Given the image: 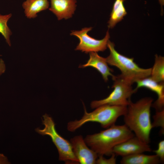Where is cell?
<instances>
[{"label":"cell","mask_w":164,"mask_h":164,"mask_svg":"<svg viewBox=\"0 0 164 164\" xmlns=\"http://www.w3.org/2000/svg\"><path fill=\"white\" fill-rule=\"evenodd\" d=\"M153 99L142 98L135 103L131 101L123 115L125 125L135 136L145 143L150 142V135L152 128L150 118V108Z\"/></svg>","instance_id":"obj_1"},{"label":"cell","mask_w":164,"mask_h":164,"mask_svg":"<svg viewBox=\"0 0 164 164\" xmlns=\"http://www.w3.org/2000/svg\"><path fill=\"white\" fill-rule=\"evenodd\" d=\"M134 135L125 125H114L99 133L87 135L84 140L87 145L98 156H110L115 146Z\"/></svg>","instance_id":"obj_2"},{"label":"cell","mask_w":164,"mask_h":164,"mask_svg":"<svg viewBox=\"0 0 164 164\" xmlns=\"http://www.w3.org/2000/svg\"><path fill=\"white\" fill-rule=\"evenodd\" d=\"M84 114L79 120L69 121L67 129L73 132L86 123L89 122H98L102 127L108 128L115 125L118 118L125 113L127 106L105 104L96 108L93 111L88 113L84 105Z\"/></svg>","instance_id":"obj_3"},{"label":"cell","mask_w":164,"mask_h":164,"mask_svg":"<svg viewBox=\"0 0 164 164\" xmlns=\"http://www.w3.org/2000/svg\"><path fill=\"white\" fill-rule=\"evenodd\" d=\"M109 55L106 58L108 64L118 68L121 76L133 84L137 80L149 77L152 68H142L134 62L133 58H129L118 53L115 49L114 43L109 40L107 44Z\"/></svg>","instance_id":"obj_4"},{"label":"cell","mask_w":164,"mask_h":164,"mask_svg":"<svg viewBox=\"0 0 164 164\" xmlns=\"http://www.w3.org/2000/svg\"><path fill=\"white\" fill-rule=\"evenodd\" d=\"M43 129L37 128L36 132L42 135L50 137L56 147L59 154V160L63 161L66 164H79V161L74 155L70 142L61 136L57 132L55 124L51 117L45 114L42 118Z\"/></svg>","instance_id":"obj_5"},{"label":"cell","mask_w":164,"mask_h":164,"mask_svg":"<svg viewBox=\"0 0 164 164\" xmlns=\"http://www.w3.org/2000/svg\"><path fill=\"white\" fill-rule=\"evenodd\" d=\"M112 78L114 81L112 87L113 91L106 98L92 101L91 104V108L105 104L127 106L131 101V96L135 93L132 89V84L120 74Z\"/></svg>","instance_id":"obj_6"},{"label":"cell","mask_w":164,"mask_h":164,"mask_svg":"<svg viewBox=\"0 0 164 164\" xmlns=\"http://www.w3.org/2000/svg\"><path fill=\"white\" fill-rule=\"evenodd\" d=\"M92 27H85L80 30H72L70 35L77 36L79 39L80 42L75 50H80L86 53L91 52L103 51L107 47V44L110 38L108 30L105 37L101 40L96 39L91 37L87 33L91 31Z\"/></svg>","instance_id":"obj_7"},{"label":"cell","mask_w":164,"mask_h":164,"mask_svg":"<svg viewBox=\"0 0 164 164\" xmlns=\"http://www.w3.org/2000/svg\"><path fill=\"white\" fill-rule=\"evenodd\" d=\"M73 151L80 164H96L97 154L89 149L81 135L71 138L70 141Z\"/></svg>","instance_id":"obj_8"},{"label":"cell","mask_w":164,"mask_h":164,"mask_svg":"<svg viewBox=\"0 0 164 164\" xmlns=\"http://www.w3.org/2000/svg\"><path fill=\"white\" fill-rule=\"evenodd\" d=\"M151 151L149 144L134 136L115 146L113 149V153L122 157Z\"/></svg>","instance_id":"obj_9"},{"label":"cell","mask_w":164,"mask_h":164,"mask_svg":"<svg viewBox=\"0 0 164 164\" xmlns=\"http://www.w3.org/2000/svg\"><path fill=\"white\" fill-rule=\"evenodd\" d=\"M137 86L134 90L135 92L140 87H144L154 92L158 95V99L152 106L156 111L164 109V83H159L153 80L150 76L137 80Z\"/></svg>","instance_id":"obj_10"},{"label":"cell","mask_w":164,"mask_h":164,"mask_svg":"<svg viewBox=\"0 0 164 164\" xmlns=\"http://www.w3.org/2000/svg\"><path fill=\"white\" fill-rule=\"evenodd\" d=\"M49 10L56 16L58 20L68 19L72 17L76 9V0H50Z\"/></svg>","instance_id":"obj_11"},{"label":"cell","mask_w":164,"mask_h":164,"mask_svg":"<svg viewBox=\"0 0 164 164\" xmlns=\"http://www.w3.org/2000/svg\"><path fill=\"white\" fill-rule=\"evenodd\" d=\"M89 53L90 58L87 63L85 64L80 65L79 67L84 68L91 67L96 69L101 73L105 82L108 80V76H111L112 78L114 76L112 73L113 70L108 67L106 58L99 56L96 52Z\"/></svg>","instance_id":"obj_12"},{"label":"cell","mask_w":164,"mask_h":164,"mask_svg":"<svg viewBox=\"0 0 164 164\" xmlns=\"http://www.w3.org/2000/svg\"><path fill=\"white\" fill-rule=\"evenodd\" d=\"M25 16L28 19H34L38 13L48 9V0H26L22 5Z\"/></svg>","instance_id":"obj_13"},{"label":"cell","mask_w":164,"mask_h":164,"mask_svg":"<svg viewBox=\"0 0 164 164\" xmlns=\"http://www.w3.org/2000/svg\"><path fill=\"white\" fill-rule=\"evenodd\" d=\"M161 162L155 155H149L139 153L122 157L121 164H158Z\"/></svg>","instance_id":"obj_14"},{"label":"cell","mask_w":164,"mask_h":164,"mask_svg":"<svg viewBox=\"0 0 164 164\" xmlns=\"http://www.w3.org/2000/svg\"><path fill=\"white\" fill-rule=\"evenodd\" d=\"M125 0H115L110 14L109 19L108 22V27L109 28H113L127 14L124 5V2Z\"/></svg>","instance_id":"obj_15"},{"label":"cell","mask_w":164,"mask_h":164,"mask_svg":"<svg viewBox=\"0 0 164 164\" xmlns=\"http://www.w3.org/2000/svg\"><path fill=\"white\" fill-rule=\"evenodd\" d=\"M155 61L152 68L150 77L154 80L159 83H164V57L156 54Z\"/></svg>","instance_id":"obj_16"},{"label":"cell","mask_w":164,"mask_h":164,"mask_svg":"<svg viewBox=\"0 0 164 164\" xmlns=\"http://www.w3.org/2000/svg\"><path fill=\"white\" fill-rule=\"evenodd\" d=\"M12 16L11 13L5 15L0 14V33L3 36L6 43L9 46L11 45L10 37L12 32L8 26L7 23Z\"/></svg>","instance_id":"obj_17"},{"label":"cell","mask_w":164,"mask_h":164,"mask_svg":"<svg viewBox=\"0 0 164 164\" xmlns=\"http://www.w3.org/2000/svg\"><path fill=\"white\" fill-rule=\"evenodd\" d=\"M164 110L156 111L153 116L154 121L152 123V128L155 127H161L162 130L164 128Z\"/></svg>","instance_id":"obj_18"},{"label":"cell","mask_w":164,"mask_h":164,"mask_svg":"<svg viewBox=\"0 0 164 164\" xmlns=\"http://www.w3.org/2000/svg\"><path fill=\"white\" fill-rule=\"evenodd\" d=\"M111 156L109 159H106L103 157V155H98L96 160V163L98 164H115L116 163V155L114 153H112Z\"/></svg>","instance_id":"obj_19"},{"label":"cell","mask_w":164,"mask_h":164,"mask_svg":"<svg viewBox=\"0 0 164 164\" xmlns=\"http://www.w3.org/2000/svg\"><path fill=\"white\" fill-rule=\"evenodd\" d=\"M158 149L153 152L159 158L161 162L164 161V141H160L158 144Z\"/></svg>","instance_id":"obj_20"},{"label":"cell","mask_w":164,"mask_h":164,"mask_svg":"<svg viewBox=\"0 0 164 164\" xmlns=\"http://www.w3.org/2000/svg\"><path fill=\"white\" fill-rule=\"evenodd\" d=\"M2 55L0 54V56ZM6 70L5 65L2 59H0V76L4 73Z\"/></svg>","instance_id":"obj_21"},{"label":"cell","mask_w":164,"mask_h":164,"mask_svg":"<svg viewBox=\"0 0 164 164\" xmlns=\"http://www.w3.org/2000/svg\"><path fill=\"white\" fill-rule=\"evenodd\" d=\"M7 158L3 154L0 153V164H9Z\"/></svg>","instance_id":"obj_22"},{"label":"cell","mask_w":164,"mask_h":164,"mask_svg":"<svg viewBox=\"0 0 164 164\" xmlns=\"http://www.w3.org/2000/svg\"><path fill=\"white\" fill-rule=\"evenodd\" d=\"M159 1L162 7L164 4V0H159Z\"/></svg>","instance_id":"obj_23"}]
</instances>
